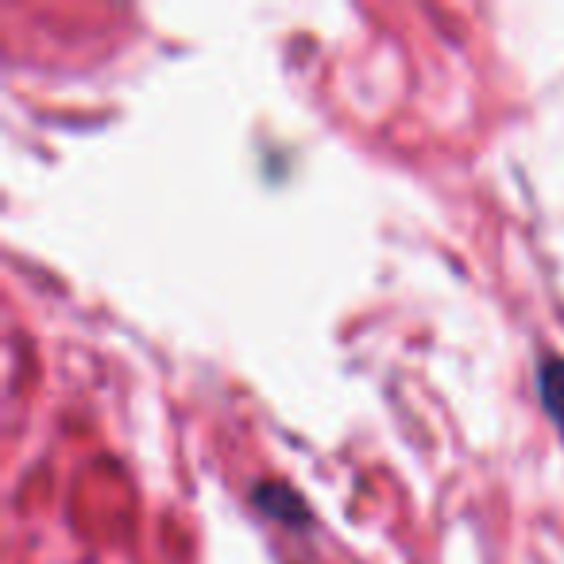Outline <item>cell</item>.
I'll return each instance as SVG.
<instances>
[{
  "label": "cell",
  "mask_w": 564,
  "mask_h": 564,
  "mask_svg": "<svg viewBox=\"0 0 564 564\" xmlns=\"http://www.w3.org/2000/svg\"><path fill=\"white\" fill-rule=\"evenodd\" d=\"M538 391H541V402H545V414L553 417L564 437V356H545V360H541Z\"/></svg>",
  "instance_id": "cell-1"
}]
</instances>
